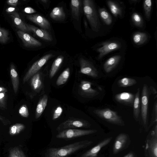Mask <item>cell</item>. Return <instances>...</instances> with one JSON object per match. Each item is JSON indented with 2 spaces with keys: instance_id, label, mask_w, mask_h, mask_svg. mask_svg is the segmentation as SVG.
Returning a JSON list of instances; mask_svg holds the SVG:
<instances>
[{
  "instance_id": "cell-1",
  "label": "cell",
  "mask_w": 157,
  "mask_h": 157,
  "mask_svg": "<svg viewBox=\"0 0 157 157\" xmlns=\"http://www.w3.org/2000/svg\"><path fill=\"white\" fill-rule=\"evenodd\" d=\"M93 141L84 140L77 142L63 147L48 149L45 157H64L90 145Z\"/></svg>"
},
{
  "instance_id": "cell-2",
  "label": "cell",
  "mask_w": 157,
  "mask_h": 157,
  "mask_svg": "<svg viewBox=\"0 0 157 157\" xmlns=\"http://www.w3.org/2000/svg\"><path fill=\"white\" fill-rule=\"evenodd\" d=\"M83 11L92 30L98 32L100 28V23L96 8L93 1H83Z\"/></svg>"
},
{
  "instance_id": "cell-3",
  "label": "cell",
  "mask_w": 157,
  "mask_h": 157,
  "mask_svg": "<svg viewBox=\"0 0 157 157\" xmlns=\"http://www.w3.org/2000/svg\"><path fill=\"white\" fill-rule=\"evenodd\" d=\"M93 113L100 118L112 124L123 126L124 122L117 113L109 108L95 109Z\"/></svg>"
},
{
  "instance_id": "cell-4",
  "label": "cell",
  "mask_w": 157,
  "mask_h": 157,
  "mask_svg": "<svg viewBox=\"0 0 157 157\" xmlns=\"http://www.w3.org/2000/svg\"><path fill=\"white\" fill-rule=\"evenodd\" d=\"M97 131L94 129L83 130L75 128L68 129L60 132L56 136L58 139L70 140L92 134Z\"/></svg>"
},
{
  "instance_id": "cell-5",
  "label": "cell",
  "mask_w": 157,
  "mask_h": 157,
  "mask_svg": "<svg viewBox=\"0 0 157 157\" xmlns=\"http://www.w3.org/2000/svg\"><path fill=\"white\" fill-rule=\"evenodd\" d=\"M90 124L87 121L77 118H71L60 124L56 130L58 132L68 129L79 128H88Z\"/></svg>"
},
{
  "instance_id": "cell-6",
  "label": "cell",
  "mask_w": 157,
  "mask_h": 157,
  "mask_svg": "<svg viewBox=\"0 0 157 157\" xmlns=\"http://www.w3.org/2000/svg\"><path fill=\"white\" fill-rule=\"evenodd\" d=\"M53 55L52 54H47L35 62L29 69L23 79L24 83L27 82L30 78L37 73L48 60Z\"/></svg>"
},
{
  "instance_id": "cell-7",
  "label": "cell",
  "mask_w": 157,
  "mask_h": 157,
  "mask_svg": "<svg viewBox=\"0 0 157 157\" xmlns=\"http://www.w3.org/2000/svg\"><path fill=\"white\" fill-rule=\"evenodd\" d=\"M91 82L86 80L81 81L78 87V93L81 96L86 98H93L99 94L96 90L92 87Z\"/></svg>"
},
{
  "instance_id": "cell-8",
  "label": "cell",
  "mask_w": 157,
  "mask_h": 157,
  "mask_svg": "<svg viewBox=\"0 0 157 157\" xmlns=\"http://www.w3.org/2000/svg\"><path fill=\"white\" fill-rule=\"evenodd\" d=\"M149 90L147 85L144 84L142 92L141 101V114L143 122L146 124L147 120Z\"/></svg>"
},
{
  "instance_id": "cell-9",
  "label": "cell",
  "mask_w": 157,
  "mask_h": 157,
  "mask_svg": "<svg viewBox=\"0 0 157 157\" xmlns=\"http://www.w3.org/2000/svg\"><path fill=\"white\" fill-rule=\"evenodd\" d=\"M79 62L81 73L94 78L98 77V72L91 62L83 58L79 59Z\"/></svg>"
},
{
  "instance_id": "cell-10",
  "label": "cell",
  "mask_w": 157,
  "mask_h": 157,
  "mask_svg": "<svg viewBox=\"0 0 157 157\" xmlns=\"http://www.w3.org/2000/svg\"><path fill=\"white\" fill-rule=\"evenodd\" d=\"M102 46L97 49L99 53L98 59H101L104 56L114 50H117L121 47V44L117 42L109 41L102 43Z\"/></svg>"
},
{
  "instance_id": "cell-11",
  "label": "cell",
  "mask_w": 157,
  "mask_h": 157,
  "mask_svg": "<svg viewBox=\"0 0 157 157\" xmlns=\"http://www.w3.org/2000/svg\"><path fill=\"white\" fill-rule=\"evenodd\" d=\"M17 33L25 47H38L42 45L40 42L26 33L19 30Z\"/></svg>"
},
{
  "instance_id": "cell-12",
  "label": "cell",
  "mask_w": 157,
  "mask_h": 157,
  "mask_svg": "<svg viewBox=\"0 0 157 157\" xmlns=\"http://www.w3.org/2000/svg\"><path fill=\"white\" fill-rule=\"evenodd\" d=\"M112 139V137L105 139L96 145L82 154L80 157H96L101 149L109 144Z\"/></svg>"
},
{
  "instance_id": "cell-13",
  "label": "cell",
  "mask_w": 157,
  "mask_h": 157,
  "mask_svg": "<svg viewBox=\"0 0 157 157\" xmlns=\"http://www.w3.org/2000/svg\"><path fill=\"white\" fill-rule=\"evenodd\" d=\"M27 18L29 20L44 29H48L50 27L49 21L46 18L38 14L28 15Z\"/></svg>"
},
{
  "instance_id": "cell-14",
  "label": "cell",
  "mask_w": 157,
  "mask_h": 157,
  "mask_svg": "<svg viewBox=\"0 0 157 157\" xmlns=\"http://www.w3.org/2000/svg\"><path fill=\"white\" fill-rule=\"evenodd\" d=\"M25 25L30 32H33L39 37L47 41H51L52 40L51 35L45 30L30 24H25Z\"/></svg>"
},
{
  "instance_id": "cell-15",
  "label": "cell",
  "mask_w": 157,
  "mask_h": 157,
  "mask_svg": "<svg viewBox=\"0 0 157 157\" xmlns=\"http://www.w3.org/2000/svg\"><path fill=\"white\" fill-rule=\"evenodd\" d=\"M152 137L148 144L150 156L157 157V125L156 124L154 130L151 132Z\"/></svg>"
},
{
  "instance_id": "cell-16",
  "label": "cell",
  "mask_w": 157,
  "mask_h": 157,
  "mask_svg": "<svg viewBox=\"0 0 157 157\" xmlns=\"http://www.w3.org/2000/svg\"><path fill=\"white\" fill-rule=\"evenodd\" d=\"M135 95L131 93L124 92L114 96L115 100L118 102L127 105H133Z\"/></svg>"
},
{
  "instance_id": "cell-17",
  "label": "cell",
  "mask_w": 157,
  "mask_h": 157,
  "mask_svg": "<svg viewBox=\"0 0 157 157\" xmlns=\"http://www.w3.org/2000/svg\"><path fill=\"white\" fill-rule=\"evenodd\" d=\"M127 140V136L125 133H121L117 136L113 147V151L114 154L118 153L123 149Z\"/></svg>"
},
{
  "instance_id": "cell-18",
  "label": "cell",
  "mask_w": 157,
  "mask_h": 157,
  "mask_svg": "<svg viewBox=\"0 0 157 157\" xmlns=\"http://www.w3.org/2000/svg\"><path fill=\"white\" fill-rule=\"evenodd\" d=\"M121 59L120 55H116L109 58L104 64L103 68L107 73L111 72L117 65Z\"/></svg>"
},
{
  "instance_id": "cell-19",
  "label": "cell",
  "mask_w": 157,
  "mask_h": 157,
  "mask_svg": "<svg viewBox=\"0 0 157 157\" xmlns=\"http://www.w3.org/2000/svg\"><path fill=\"white\" fill-rule=\"evenodd\" d=\"M10 73L14 92L16 94L19 88V80L17 73L13 63L10 65Z\"/></svg>"
},
{
  "instance_id": "cell-20",
  "label": "cell",
  "mask_w": 157,
  "mask_h": 157,
  "mask_svg": "<svg viewBox=\"0 0 157 157\" xmlns=\"http://www.w3.org/2000/svg\"><path fill=\"white\" fill-rule=\"evenodd\" d=\"M10 13V16L16 26L20 29L19 30L26 33L30 32L28 30L25 24L21 19L18 13L13 12Z\"/></svg>"
},
{
  "instance_id": "cell-21",
  "label": "cell",
  "mask_w": 157,
  "mask_h": 157,
  "mask_svg": "<svg viewBox=\"0 0 157 157\" xmlns=\"http://www.w3.org/2000/svg\"><path fill=\"white\" fill-rule=\"evenodd\" d=\"M48 97L47 95L44 94L39 100L36 109L35 117L38 118L42 115L47 105Z\"/></svg>"
},
{
  "instance_id": "cell-22",
  "label": "cell",
  "mask_w": 157,
  "mask_h": 157,
  "mask_svg": "<svg viewBox=\"0 0 157 157\" xmlns=\"http://www.w3.org/2000/svg\"><path fill=\"white\" fill-rule=\"evenodd\" d=\"M31 86L35 91L38 92L42 86V82L40 73H37L32 77L31 80Z\"/></svg>"
},
{
  "instance_id": "cell-23",
  "label": "cell",
  "mask_w": 157,
  "mask_h": 157,
  "mask_svg": "<svg viewBox=\"0 0 157 157\" xmlns=\"http://www.w3.org/2000/svg\"><path fill=\"white\" fill-rule=\"evenodd\" d=\"M50 16L54 20L60 21L65 17V14L63 7H56L52 10L50 14Z\"/></svg>"
},
{
  "instance_id": "cell-24",
  "label": "cell",
  "mask_w": 157,
  "mask_h": 157,
  "mask_svg": "<svg viewBox=\"0 0 157 157\" xmlns=\"http://www.w3.org/2000/svg\"><path fill=\"white\" fill-rule=\"evenodd\" d=\"M64 57L62 55L58 56L54 60L49 72V77L52 78L56 73L63 62Z\"/></svg>"
},
{
  "instance_id": "cell-25",
  "label": "cell",
  "mask_w": 157,
  "mask_h": 157,
  "mask_svg": "<svg viewBox=\"0 0 157 157\" xmlns=\"http://www.w3.org/2000/svg\"><path fill=\"white\" fill-rule=\"evenodd\" d=\"M81 2L79 0H72L71 2V13L73 17L78 19L80 14Z\"/></svg>"
},
{
  "instance_id": "cell-26",
  "label": "cell",
  "mask_w": 157,
  "mask_h": 157,
  "mask_svg": "<svg viewBox=\"0 0 157 157\" xmlns=\"http://www.w3.org/2000/svg\"><path fill=\"white\" fill-rule=\"evenodd\" d=\"M140 89L138 88L135 97L133 102V114L135 119H137L140 113Z\"/></svg>"
},
{
  "instance_id": "cell-27",
  "label": "cell",
  "mask_w": 157,
  "mask_h": 157,
  "mask_svg": "<svg viewBox=\"0 0 157 157\" xmlns=\"http://www.w3.org/2000/svg\"><path fill=\"white\" fill-rule=\"evenodd\" d=\"M107 4L112 14L115 17L121 16L122 11L119 6L116 2L111 1H108Z\"/></svg>"
},
{
  "instance_id": "cell-28",
  "label": "cell",
  "mask_w": 157,
  "mask_h": 157,
  "mask_svg": "<svg viewBox=\"0 0 157 157\" xmlns=\"http://www.w3.org/2000/svg\"><path fill=\"white\" fill-rule=\"evenodd\" d=\"M70 75V69L67 67L64 70L58 77L56 84L59 86L65 84L67 81Z\"/></svg>"
},
{
  "instance_id": "cell-29",
  "label": "cell",
  "mask_w": 157,
  "mask_h": 157,
  "mask_svg": "<svg viewBox=\"0 0 157 157\" xmlns=\"http://www.w3.org/2000/svg\"><path fill=\"white\" fill-rule=\"evenodd\" d=\"M147 34L143 32H137L134 34L132 38L135 44L139 45L144 44L147 40Z\"/></svg>"
},
{
  "instance_id": "cell-30",
  "label": "cell",
  "mask_w": 157,
  "mask_h": 157,
  "mask_svg": "<svg viewBox=\"0 0 157 157\" xmlns=\"http://www.w3.org/2000/svg\"><path fill=\"white\" fill-rule=\"evenodd\" d=\"M117 83L120 87H126L136 84L137 83V81L133 78L124 77L119 80Z\"/></svg>"
},
{
  "instance_id": "cell-31",
  "label": "cell",
  "mask_w": 157,
  "mask_h": 157,
  "mask_svg": "<svg viewBox=\"0 0 157 157\" xmlns=\"http://www.w3.org/2000/svg\"><path fill=\"white\" fill-rule=\"evenodd\" d=\"M100 16L107 25H110L112 22V19L111 15L104 8H100L99 10Z\"/></svg>"
},
{
  "instance_id": "cell-32",
  "label": "cell",
  "mask_w": 157,
  "mask_h": 157,
  "mask_svg": "<svg viewBox=\"0 0 157 157\" xmlns=\"http://www.w3.org/2000/svg\"><path fill=\"white\" fill-rule=\"evenodd\" d=\"M25 128V126L22 124H15L10 127L9 133L11 136L17 135L24 130Z\"/></svg>"
},
{
  "instance_id": "cell-33",
  "label": "cell",
  "mask_w": 157,
  "mask_h": 157,
  "mask_svg": "<svg viewBox=\"0 0 157 157\" xmlns=\"http://www.w3.org/2000/svg\"><path fill=\"white\" fill-rule=\"evenodd\" d=\"M8 157H26L23 152L18 147L10 149Z\"/></svg>"
},
{
  "instance_id": "cell-34",
  "label": "cell",
  "mask_w": 157,
  "mask_h": 157,
  "mask_svg": "<svg viewBox=\"0 0 157 157\" xmlns=\"http://www.w3.org/2000/svg\"><path fill=\"white\" fill-rule=\"evenodd\" d=\"M132 19L134 24L136 26L141 27L143 25V21L141 16L136 13H133L132 16Z\"/></svg>"
},
{
  "instance_id": "cell-35",
  "label": "cell",
  "mask_w": 157,
  "mask_h": 157,
  "mask_svg": "<svg viewBox=\"0 0 157 157\" xmlns=\"http://www.w3.org/2000/svg\"><path fill=\"white\" fill-rule=\"evenodd\" d=\"M144 8L146 17L149 19L151 15L152 7V1L146 0L144 2Z\"/></svg>"
},
{
  "instance_id": "cell-36",
  "label": "cell",
  "mask_w": 157,
  "mask_h": 157,
  "mask_svg": "<svg viewBox=\"0 0 157 157\" xmlns=\"http://www.w3.org/2000/svg\"><path fill=\"white\" fill-rule=\"evenodd\" d=\"M8 31L0 26V42L5 44L9 39Z\"/></svg>"
},
{
  "instance_id": "cell-37",
  "label": "cell",
  "mask_w": 157,
  "mask_h": 157,
  "mask_svg": "<svg viewBox=\"0 0 157 157\" xmlns=\"http://www.w3.org/2000/svg\"><path fill=\"white\" fill-rule=\"evenodd\" d=\"M19 113L22 117H27L29 116V112L27 105L24 104L21 106L19 110Z\"/></svg>"
},
{
  "instance_id": "cell-38",
  "label": "cell",
  "mask_w": 157,
  "mask_h": 157,
  "mask_svg": "<svg viewBox=\"0 0 157 157\" xmlns=\"http://www.w3.org/2000/svg\"><path fill=\"white\" fill-rule=\"evenodd\" d=\"M63 112V109L61 106H57L54 110L52 119L55 120L58 118L61 115Z\"/></svg>"
},
{
  "instance_id": "cell-39",
  "label": "cell",
  "mask_w": 157,
  "mask_h": 157,
  "mask_svg": "<svg viewBox=\"0 0 157 157\" xmlns=\"http://www.w3.org/2000/svg\"><path fill=\"white\" fill-rule=\"evenodd\" d=\"M157 121V102L156 101L154 105L152 111V119L151 124L152 125L155 122L156 123Z\"/></svg>"
},
{
  "instance_id": "cell-40",
  "label": "cell",
  "mask_w": 157,
  "mask_h": 157,
  "mask_svg": "<svg viewBox=\"0 0 157 157\" xmlns=\"http://www.w3.org/2000/svg\"><path fill=\"white\" fill-rule=\"evenodd\" d=\"M6 92L0 93V107L2 108L6 107Z\"/></svg>"
},
{
  "instance_id": "cell-41",
  "label": "cell",
  "mask_w": 157,
  "mask_h": 157,
  "mask_svg": "<svg viewBox=\"0 0 157 157\" xmlns=\"http://www.w3.org/2000/svg\"><path fill=\"white\" fill-rule=\"evenodd\" d=\"M23 11L25 13L29 14L34 13L36 12V11L34 9L30 7H25Z\"/></svg>"
},
{
  "instance_id": "cell-42",
  "label": "cell",
  "mask_w": 157,
  "mask_h": 157,
  "mask_svg": "<svg viewBox=\"0 0 157 157\" xmlns=\"http://www.w3.org/2000/svg\"><path fill=\"white\" fill-rule=\"evenodd\" d=\"M18 0H9L7 1V3L10 5L15 6L18 3Z\"/></svg>"
},
{
  "instance_id": "cell-43",
  "label": "cell",
  "mask_w": 157,
  "mask_h": 157,
  "mask_svg": "<svg viewBox=\"0 0 157 157\" xmlns=\"http://www.w3.org/2000/svg\"><path fill=\"white\" fill-rule=\"evenodd\" d=\"M15 10V8L13 7H9L6 10V11L9 13L13 12Z\"/></svg>"
},
{
  "instance_id": "cell-44",
  "label": "cell",
  "mask_w": 157,
  "mask_h": 157,
  "mask_svg": "<svg viewBox=\"0 0 157 157\" xmlns=\"http://www.w3.org/2000/svg\"><path fill=\"white\" fill-rule=\"evenodd\" d=\"M150 90L153 94H157V91L154 87L151 86L150 87Z\"/></svg>"
},
{
  "instance_id": "cell-45",
  "label": "cell",
  "mask_w": 157,
  "mask_h": 157,
  "mask_svg": "<svg viewBox=\"0 0 157 157\" xmlns=\"http://www.w3.org/2000/svg\"><path fill=\"white\" fill-rule=\"evenodd\" d=\"M7 91V90L3 87L0 86V93L6 92Z\"/></svg>"
},
{
  "instance_id": "cell-46",
  "label": "cell",
  "mask_w": 157,
  "mask_h": 157,
  "mask_svg": "<svg viewBox=\"0 0 157 157\" xmlns=\"http://www.w3.org/2000/svg\"><path fill=\"white\" fill-rule=\"evenodd\" d=\"M124 157H134V155L132 153L130 152Z\"/></svg>"
},
{
  "instance_id": "cell-47",
  "label": "cell",
  "mask_w": 157,
  "mask_h": 157,
  "mask_svg": "<svg viewBox=\"0 0 157 157\" xmlns=\"http://www.w3.org/2000/svg\"><path fill=\"white\" fill-rule=\"evenodd\" d=\"M0 121H1L3 124H5L6 123V121L5 120V119H4L0 115Z\"/></svg>"
},
{
  "instance_id": "cell-48",
  "label": "cell",
  "mask_w": 157,
  "mask_h": 157,
  "mask_svg": "<svg viewBox=\"0 0 157 157\" xmlns=\"http://www.w3.org/2000/svg\"><path fill=\"white\" fill-rule=\"evenodd\" d=\"M40 1L44 3H46L48 2V1L47 0H41Z\"/></svg>"
},
{
  "instance_id": "cell-49",
  "label": "cell",
  "mask_w": 157,
  "mask_h": 157,
  "mask_svg": "<svg viewBox=\"0 0 157 157\" xmlns=\"http://www.w3.org/2000/svg\"><path fill=\"white\" fill-rule=\"evenodd\" d=\"M151 157V156H150V157Z\"/></svg>"
}]
</instances>
